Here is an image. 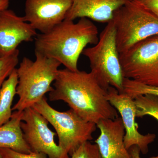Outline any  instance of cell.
<instances>
[{
	"label": "cell",
	"mask_w": 158,
	"mask_h": 158,
	"mask_svg": "<svg viewBox=\"0 0 158 158\" xmlns=\"http://www.w3.org/2000/svg\"><path fill=\"white\" fill-rule=\"evenodd\" d=\"M19 51L15 50L0 58V90L3 83L13 71L19 63Z\"/></svg>",
	"instance_id": "cell-18"
},
{
	"label": "cell",
	"mask_w": 158,
	"mask_h": 158,
	"mask_svg": "<svg viewBox=\"0 0 158 158\" xmlns=\"http://www.w3.org/2000/svg\"><path fill=\"white\" fill-rule=\"evenodd\" d=\"M69 158H102L96 144L86 141L80 145Z\"/></svg>",
	"instance_id": "cell-19"
},
{
	"label": "cell",
	"mask_w": 158,
	"mask_h": 158,
	"mask_svg": "<svg viewBox=\"0 0 158 158\" xmlns=\"http://www.w3.org/2000/svg\"><path fill=\"white\" fill-rule=\"evenodd\" d=\"M158 17V0H135Z\"/></svg>",
	"instance_id": "cell-21"
},
{
	"label": "cell",
	"mask_w": 158,
	"mask_h": 158,
	"mask_svg": "<svg viewBox=\"0 0 158 158\" xmlns=\"http://www.w3.org/2000/svg\"><path fill=\"white\" fill-rule=\"evenodd\" d=\"M136 109V117L149 116L158 121V96L146 94L137 95L134 98Z\"/></svg>",
	"instance_id": "cell-16"
},
{
	"label": "cell",
	"mask_w": 158,
	"mask_h": 158,
	"mask_svg": "<svg viewBox=\"0 0 158 158\" xmlns=\"http://www.w3.org/2000/svg\"><path fill=\"white\" fill-rule=\"evenodd\" d=\"M119 56L124 78L158 86V35L138 43Z\"/></svg>",
	"instance_id": "cell-7"
},
{
	"label": "cell",
	"mask_w": 158,
	"mask_h": 158,
	"mask_svg": "<svg viewBox=\"0 0 158 158\" xmlns=\"http://www.w3.org/2000/svg\"><path fill=\"white\" fill-rule=\"evenodd\" d=\"M96 126L100 134L94 142L102 158H131L125 146V131L121 117L102 119Z\"/></svg>",
	"instance_id": "cell-12"
},
{
	"label": "cell",
	"mask_w": 158,
	"mask_h": 158,
	"mask_svg": "<svg viewBox=\"0 0 158 158\" xmlns=\"http://www.w3.org/2000/svg\"><path fill=\"white\" fill-rule=\"evenodd\" d=\"M9 1V0H0V11L8 9Z\"/></svg>",
	"instance_id": "cell-23"
},
{
	"label": "cell",
	"mask_w": 158,
	"mask_h": 158,
	"mask_svg": "<svg viewBox=\"0 0 158 158\" xmlns=\"http://www.w3.org/2000/svg\"><path fill=\"white\" fill-rule=\"evenodd\" d=\"M22 120L23 136L31 151L45 154L48 158H69L55 142L56 133L48 127V121L37 110H24Z\"/></svg>",
	"instance_id": "cell-8"
},
{
	"label": "cell",
	"mask_w": 158,
	"mask_h": 158,
	"mask_svg": "<svg viewBox=\"0 0 158 158\" xmlns=\"http://www.w3.org/2000/svg\"></svg>",
	"instance_id": "cell-25"
},
{
	"label": "cell",
	"mask_w": 158,
	"mask_h": 158,
	"mask_svg": "<svg viewBox=\"0 0 158 158\" xmlns=\"http://www.w3.org/2000/svg\"><path fill=\"white\" fill-rule=\"evenodd\" d=\"M46 118L56 131L58 145L65 155H71L85 142L93 139L97 126L86 121L73 110L60 112L52 107L45 97L32 107Z\"/></svg>",
	"instance_id": "cell-6"
},
{
	"label": "cell",
	"mask_w": 158,
	"mask_h": 158,
	"mask_svg": "<svg viewBox=\"0 0 158 158\" xmlns=\"http://www.w3.org/2000/svg\"><path fill=\"white\" fill-rule=\"evenodd\" d=\"M49 93L50 101H62L85 121L97 124L102 119L118 116L117 110L107 98V90L92 72L59 69Z\"/></svg>",
	"instance_id": "cell-1"
},
{
	"label": "cell",
	"mask_w": 158,
	"mask_h": 158,
	"mask_svg": "<svg viewBox=\"0 0 158 158\" xmlns=\"http://www.w3.org/2000/svg\"><path fill=\"white\" fill-rule=\"evenodd\" d=\"M82 54L90 62L91 71L102 88L113 87L118 93H123V76L116 39L113 21L107 23L99 36L98 42L86 48Z\"/></svg>",
	"instance_id": "cell-4"
},
{
	"label": "cell",
	"mask_w": 158,
	"mask_h": 158,
	"mask_svg": "<svg viewBox=\"0 0 158 158\" xmlns=\"http://www.w3.org/2000/svg\"><path fill=\"white\" fill-rule=\"evenodd\" d=\"M107 98L111 105L120 114L125 134V146L128 150L133 145H137L143 154L148 152V145L154 141L156 135H141L138 131V125L135 122L136 107L134 99L124 93H119L116 88L109 87Z\"/></svg>",
	"instance_id": "cell-9"
},
{
	"label": "cell",
	"mask_w": 158,
	"mask_h": 158,
	"mask_svg": "<svg viewBox=\"0 0 158 158\" xmlns=\"http://www.w3.org/2000/svg\"><path fill=\"white\" fill-rule=\"evenodd\" d=\"M37 34L23 17L8 9L0 11V58L17 49L22 43L33 41Z\"/></svg>",
	"instance_id": "cell-11"
},
{
	"label": "cell",
	"mask_w": 158,
	"mask_h": 158,
	"mask_svg": "<svg viewBox=\"0 0 158 158\" xmlns=\"http://www.w3.org/2000/svg\"><path fill=\"white\" fill-rule=\"evenodd\" d=\"M123 92L133 99L137 95L146 94H153L158 96V86L146 85L134 80L124 78Z\"/></svg>",
	"instance_id": "cell-17"
},
{
	"label": "cell",
	"mask_w": 158,
	"mask_h": 158,
	"mask_svg": "<svg viewBox=\"0 0 158 158\" xmlns=\"http://www.w3.org/2000/svg\"><path fill=\"white\" fill-rule=\"evenodd\" d=\"M23 111H15L8 122L0 126V148H9L23 153L31 150L23 136L21 128Z\"/></svg>",
	"instance_id": "cell-14"
},
{
	"label": "cell",
	"mask_w": 158,
	"mask_h": 158,
	"mask_svg": "<svg viewBox=\"0 0 158 158\" xmlns=\"http://www.w3.org/2000/svg\"><path fill=\"white\" fill-rule=\"evenodd\" d=\"M0 158H3L2 156L1 153H0Z\"/></svg>",
	"instance_id": "cell-24"
},
{
	"label": "cell",
	"mask_w": 158,
	"mask_h": 158,
	"mask_svg": "<svg viewBox=\"0 0 158 158\" xmlns=\"http://www.w3.org/2000/svg\"><path fill=\"white\" fill-rule=\"evenodd\" d=\"M73 0H26V21L41 33L48 32L65 19Z\"/></svg>",
	"instance_id": "cell-10"
},
{
	"label": "cell",
	"mask_w": 158,
	"mask_h": 158,
	"mask_svg": "<svg viewBox=\"0 0 158 158\" xmlns=\"http://www.w3.org/2000/svg\"><path fill=\"white\" fill-rule=\"evenodd\" d=\"M18 77L16 69L11 73L0 90V126L10 120L12 116V102L16 94Z\"/></svg>",
	"instance_id": "cell-15"
},
{
	"label": "cell",
	"mask_w": 158,
	"mask_h": 158,
	"mask_svg": "<svg viewBox=\"0 0 158 158\" xmlns=\"http://www.w3.org/2000/svg\"><path fill=\"white\" fill-rule=\"evenodd\" d=\"M35 61L24 57L16 69L18 83L16 94L19 100L12 111H23L32 107L53 89L61 63L55 59L35 54Z\"/></svg>",
	"instance_id": "cell-3"
},
{
	"label": "cell",
	"mask_w": 158,
	"mask_h": 158,
	"mask_svg": "<svg viewBox=\"0 0 158 158\" xmlns=\"http://www.w3.org/2000/svg\"><path fill=\"white\" fill-rule=\"evenodd\" d=\"M0 153L3 158H48V156L43 153L31 152L23 153L7 148H0Z\"/></svg>",
	"instance_id": "cell-20"
},
{
	"label": "cell",
	"mask_w": 158,
	"mask_h": 158,
	"mask_svg": "<svg viewBox=\"0 0 158 158\" xmlns=\"http://www.w3.org/2000/svg\"><path fill=\"white\" fill-rule=\"evenodd\" d=\"M131 0H73L65 19L74 21L86 18L94 21L108 23L115 11Z\"/></svg>",
	"instance_id": "cell-13"
},
{
	"label": "cell",
	"mask_w": 158,
	"mask_h": 158,
	"mask_svg": "<svg viewBox=\"0 0 158 158\" xmlns=\"http://www.w3.org/2000/svg\"><path fill=\"white\" fill-rule=\"evenodd\" d=\"M98 35L91 20L82 18L74 23L64 19L48 32L37 34L35 54L55 59L65 68L77 71L79 57L88 44L97 43Z\"/></svg>",
	"instance_id": "cell-2"
},
{
	"label": "cell",
	"mask_w": 158,
	"mask_h": 158,
	"mask_svg": "<svg viewBox=\"0 0 158 158\" xmlns=\"http://www.w3.org/2000/svg\"><path fill=\"white\" fill-rule=\"evenodd\" d=\"M130 155L131 158H141L140 157V150L137 145H133L128 150ZM151 158H158V156Z\"/></svg>",
	"instance_id": "cell-22"
},
{
	"label": "cell",
	"mask_w": 158,
	"mask_h": 158,
	"mask_svg": "<svg viewBox=\"0 0 158 158\" xmlns=\"http://www.w3.org/2000/svg\"><path fill=\"white\" fill-rule=\"evenodd\" d=\"M112 20L119 54L142 40L158 35V17L135 0L115 11Z\"/></svg>",
	"instance_id": "cell-5"
}]
</instances>
